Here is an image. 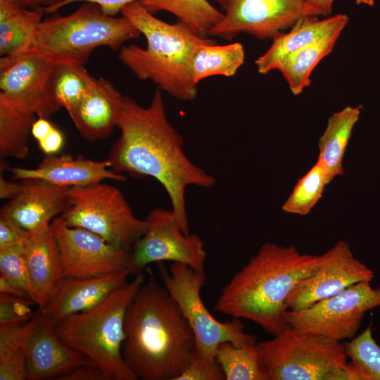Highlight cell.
Returning <instances> with one entry per match:
<instances>
[{
	"instance_id": "f1b7e54d",
	"label": "cell",
	"mask_w": 380,
	"mask_h": 380,
	"mask_svg": "<svg viewBox=\"0 0 380 380\" xmlns=\"http://www.w3.org/2000/svg\"><path fill=\"white\" fill-rule=\"evenodd\" d=\"M215 359L225 380H267L256 342L243 346L222 342L217 347Z\"/></svg>"
},
{
	"instance_id": "f35d334b",
	"label": "cell",
	"mask_w": 380,
	"mask_h": 380,
	"mask_svg": "<svg viewBox=\"0 0 380 380\" xmlns=\"http://www.w3.org/2000/svg\"><path fill=\"white\" fill-rule=\"evenodd\" d=\"M141 1L142 0H61L53 5L43 8L46 13H54L62 7L70 4L75 2H89L99 6L105 14L115 16L118 13H120L122 9L127 5Z\"/></svg>"
},
{
	"instance_id": "52a82bcc",
	"label": "cell",
	"mask_w": 380,
	"mask_h": 380,
	"mask_svg": "<svg viewBox=\"0 0 380 380\" xmlns=\"http://www.w3.org/2000/svg\"><path fill=\"white\" fill-rule=\"evenodd\" d=\"M256 344L267 380H364L340 341L287 326Z\"/></svg>"
},
{
	"instance_id": "836d02e7",
	"label": "cell",
	"mask_w": 380,
	"mask_h": 380,
	"mask_svg": "<svg viewBox=\"0 0 380 380\" xmlns=\"http://www.w3.org/2000/svg\"><path fill=\"white\" fill-rule=\"evenodd\" d=\"M37 322L36 312L27 321L0 324V361L27 350L30 335Z\"/></svg>"
},
{
	"instance_id": "60d3db41",
	"label": "cell",
	"mask_w": 380,
	"mask_h": 380,
	"mask_svg": "<svg viewBox=\"0 0 380 380\" xmlns=\"http://www.w3.org/2000/svg\"><path fill=\"white\" fill-rule=\"evenodd\" d=\"M64 144L65 138L63 133L55 126L38 141L40 149L46 155L57 154L63 148Z\"/></svg>"
},
{
	"instance_id": "9a60e30c",
	"label": "cell",
	"mask_w": 380,
	"mask_h": 380,
	"mask_svg": "<svg viewBox=\"0 0 380 380\" xmlns=\"http://www.w3.org/2000/svg\"><path fill=\"white\" fill-rule=\"evenodd\" d=\"M316 271L302 279L286 299L287 310H298L336 295L360 281H372L374 274L355 257L349 243L343 240L319 255Z\"/></svg>"
},
{
	"instance_id": "8992f818",
	"label": "cell",
	"mask_w": 380,
	"mask_h": 380,
	"mask_svg": "<svg viewBox=\"0 0 380 380\" xmlns=\"http://www.w3.org/2000/svg\"><path fill=\"white\" fill-rule=\"evenodd\" d=\"M141 35L125 16L108 15L97 4L83 2L70 15L43 20L32 50L56 63L84 65L94 49L107 46L118 50Z\"/></svg>"
},
{
	"instance_id": "f546056e",
	"label": "cell",
	"mask_w": 380,
	"mask_h": 380,
	"mask_svg": "<svg viewBox=\"0 0 380 380\" xmlns=\"http://www.w3.org/2000/svg\"><path fill=\"white\" fill-rule=\"evenodd\" d=\"M95 79L83 65L56 63L50 81L51 94L56 103L70 113L90 89Z\"/></svg>"
},
{
	"instance_id": "e0dca14e",
	"label": "cell",
	"mask_w": 380,
	"mask_h": 380,
	"mask_svg": "<svg viewBox=\"0 0 380 380\" xmlns=\"http://www.w3.org/2000/svg\"><path fill=\"white\" fill-rule=\"evenodd\" d=\"M22 191L5 204L3 214L30 234L51 227V222L68 206L70 187L37 179H24Z\"/></svg>"
},
{
	"instance_id": "277c9868",
	"label": "cell",
	"mask_w": 380,
	"mask_h": 380,
	"mask_svg": "<svg viewBox=\"0 0 380 380\" xmlns=\"http://www.w3.org/2000/svg\"><path fill=\"white\" fill-rule=\"evenodd\" d=\"M120 13L146 39V48L135 44L120 49L118 58L139 80H149L162 91L182 101L198 94L191 77L193 59L203 45L216 41L201 36L180 21L168 23L156 18L140 1L125 6Z\"/></svg>"
},
{
	"instance_id": "7bdbcfd3",
	"label": "cell",
	"mask_w": 380,
	"mask_h": 380,
	"mask_svg": "<svg viewBox=\"0 0 380 380\" xmlns=\"http://www.w3.org/2000/svg\"><path fill=\"white\" fill-rule=\"evenodd\" d=\"M24 183H13L7 181L2 172L0 173V198L9 201L16 197L23 190Z\"/></svg>"
},
{
	"instance_id": "8fae6325",
	"label": "cell",
	"mask_w": 380,
	"mask_h": 380,
	"mask_svg": "<svg viewBox=\"0 0 380 380\" xmlns=\"http://www.w3.org/2000/svg\"><path fill=\"white\" fill-rule=\"evenodd\" d=\"M145 220L146 231L132 248L128 265L132 274L163 261L185 264L205 273L207 253L203 240L196 234H185L172 210L155 208Z\"/></svg>"
},
{
	"instance_id": "d4e9b609",
	"label": "cell",
	"mask_w": 380,
	"mask_h": 380,
	"mask_svg": "<svg viewBox=\"0 0 380 380\" xmlns=\"http://www.w3.org/2000/svg\"><path fill=\"white\" fill-rule=\"evenodd\" d=\"M343 28H336L317 41L296 51L281 60L276 70L287 81L294 95L310 84V75L320 61L332 51Z\"/></svg>"
},
{
	"instance_id": "8d00e7d4",
	"label": "cell",
	"mask_w": 380,
	"mask_h": 380,
	"mask_svg": "<svg viewBox=\"0 0 380 380\" xmlns=\"http://www.w3.org/2000/svg\"><path fill=\"white\" fill-rule=\"evenodd\" d=\"M30 233L8 217L0 214V249L26 243Z\"/></svg>"
},
{
	"instance_id": "ac0fdd59",
	"label": "cell",
	"mask_w": 380,
	"mask_h": 380,
	"mask_svg": "<svg viewBox=\"0 0 380 380\" xmlns=\"http://www.w3.org/2000/svg\"><path fill=\"white\" fill-rule=\"evenodd\" d=\"M11 179H37L68 187L80 186L111 179L125 182L126 177L113 171L108 160L103 161L85 158L69 153L46 155L34 168L8 167Z\"/></svg>"
},
{
	"instance_id": "4fadbf2b",
	"label": "cell",
	"mask_w": 380,
	"mask_h": 380,
	"mask_svg": "<svg viewBox=\"0 0 380 380\" xmlns=\"http://www.w3.org/2000/svg\"><path fill=\"white\" fill-rule=\"evenodd\" d=\"M214 1L224 15L209 36L225 40H232L241 33L262 39L272 37L302 16L310 15L303 0Z\"/></svg>"
},
{
	"instance_id": "bcb514c9",
	"label": "cell",
	"mask_w": 380,
	"mask_h": 380,
	"mask_svg": "<svg viewBox=\"0 0 380 380\" xmlns=\"http://www.w3.org/2000/svg\"><path fill=\"white\" fill-rule=\"evenodd\" d=\"M21 4L27 8L48 7L61 0H19Z\"/></svg>"
},
{
	"instance_id": "83f0119b",
	"label": "cell",
	"mask_w": 380,
	"mask_h": 380,
	"mask_svg": "<svg viewBox=\"0 0 380 380\" xmlns=\"http://www.w3.org/2000/svg\"><path fill=\"white\" fill-rule=\"evenodd\" d=\"M37 117L0 96V156L25 158L32 127Z\"/></svg>"
},
{
	"instance_id": "4316f807",
	"label": "cell",
	"mask_w": 380,
	"mask_h": 380,
	"mask_svg": "<svg viewBox=\"0 0 380 380\" xmlns=\"http://www.w3.org/2000/svg\"><path fill=\"white\" fill-rule=\"evenodd\" d=\"M245 52L239 42L217 45L216 42L201 46L193 59L191 77L198 84L203 79L221 75L232 77L243 64Z\"/></svg>"
},
{
	"instance_id": "74e56055",
	"label": "cell",
	"mask_w": 380,
	"mask_h": 380,
	"mask_svg": "<svg viewBox=\"0 0 380 380\" xmlns=\"http://www.w3.org/2000/svg\"><path fill=\"white\" fill-rule=\"evenodd\" d=\"M27 351L0 361V380L27 379Z\"/></svg>"
},
{
	"instance_id": "b9f144b4",
	"label": "cell",
	"mask_w": 380,
	"mask_h": 380,
	"mask_svg": "<svg viewBox=\"0 0 380 380\" xmlns=\"http://www.w3.org/2000/svg\"><path fill=\"white\" fill-rule=\"evenodd\" d=\"M334 0H303L310 15H326L332 11Z\"/></svg>"
},
{
	"instance_id": "44dd1931",
	"label": "cell",
	"mask_w": 380,
	"mask_h": 380,
	"mask_svg": "<svg viewBox=\"0 0 380 380\" xmlns=\"http://www.w3.org/2000/svg\"><path fill=\"white\" fill-rule=\"evenodd\" d=\"M25 251L33 300L42 308L64 277L51 224L46 229L30 234Z\"/></svg>"
},
{
	"instance_id": "7a4b0ae2",
	"label": "cell",
	"mask_w": 380,
	"mask_h": 380,
	"mask_svg": "<svg viewBox=\"0 0 380 380\" xmlns=\"http://www.w3.org/2000/svg\"><path fill=\"white\" fill-rule=\"evenodd\" d=\"M125 319L123 357L138 379L177 380L196 350L193 331L152 270Z\"/></svg>"
},
{
	"instance_id": "ffe728a7",
	"label": "cell",
	"mask_w": 380,
	"mask_h": 380,
	"mask_svg": "<svg viewBox=\"0 0 380 380\" xmlns=\"http://www.w3.org/2000/svg\"><path fill=\"white\" fill-rule=\"evenodd\" d=\"M123 99L110 81L96 78L77 106L68 114L84 139L91 142L104 139L117 127Z\"/></svg>"
},
{
	"instance_id": "7c38bea8",
	"label": "cell",
	"mask_w": 380,
	"mask_h": 380,
	"mask_svg": "<svg viewBox=\"0 0 380 380\" xmlns=\"http://www.w3.org/2000/svg\"><path fill=\"white\" fill-rule=\"evenodd\" d=\"M56 64L33 50L16 57H1L0 96L26 113L49 118L61 108L50 91Z\"/></svg>"
},
{
	"instance_id": "d590c367",
	"label": "cell",
	"mask_w": 380,
	"mask_h": 380,
	"mask_svg": "<svg viewBox=\"0 0 380 380\" xmlns=\"http://www.w3.org/2000/svg\"><path fill=\"white\" fill-rule=\"evenodd\" d=\"M177 380H225V377L216 360L208 359L195 350L189 365Z\"/></svg>"
},
{
	"instance_id": "484cf974",
	"label": "cell",
	"mask_w": 380,
	"mask_h": 380,
	"mask_svg": "<svg viewBox=\"0 0 380 380\" xmlns=\"http://www.w3.org/2000/svg\"><path fill=\"white\" fill-rule=\"evenodd\" d=\"M141 4L151 13L166 11L174 15L196 33L210 37L223 13L208 0H142Z\"/></svg>"
},
{
	"instance_id": "30bf717a",
	"label": "cell",
	"mask_w": 380,
	"mask_h": 380,
	"mask_svg": "<svg viewBox=\"0 0 380 380\" xmlns=\"http://www.w3.org/2000/svg\"><path fill=\"white\" fill-rule=\"evenodd\" d=\"M370 282L353 284L304 309L287 310V325L340 342L353 338L366 312L380 306V286L373 288Z\"/></svg>"
},
{
	"instance_id": "7dc6e473",
	"label": "cell",
	"mask_w": 380,
	"mask_h": 380,
	"mask_svg": "<svg viewBox=\"0 0 380 380\" xmlns=\"http://www.w3.org/2000/svg\"><path fill=\"white\" fill-rule=\"evenodd\" d=\"M358 4H365L369 6H373L374 4V0H355Z\"/></svg>"
},
{
	"instance_id": "d6a6232c",
	"label": "cell",
	"mask_w": 380,
	"mask_h": 380,
	"mask_svg": "<svg viewBox=\"0 0 380 380\" xmlns=\"http://www.w3.org/2000/svg\"><path fill=\"white\" fill-rule=\"evenodd\" d=\"M0 272L20 286L33 300L25 244L0 249Z\"/></svg>"
},
{
	"instance_id": "4dcf8cb0",
	"label": "cell",
	"mask_w": 380,
	"mask_h": 380,
	"mask_svg": "<svg viewBox=\"0 0 380 380\" xmlns=\"http://www.w3.org/2000/svg\"><path fill=\"white\" fill-rule=\"evenodd\" d=\"M328 184L324 170L317 160L298 180L283 204L282 210L301 216L308 215L322 197L324 188Z\"/></svg>"
},
{
	"instance_id": "e575fe53",
	"label": "cell",
	"mask_w": 380,
	"mask_h": 380,
	"mask_svg": "<svg viewBox=\"0 0 380 380\" xmlns=\"http://www.w3.org/2000/svg\"><path fill=\"white\" fill-rule=\"evenodd\" d=\"M34 304L30 298L1 293L0 324L30 319L35 314L31 308Z\"/></svg>"
},
{
	"instance_id": "603a6c76",
	"label": "cell",
	"mask_w": 380,
	"mask_h": 380,
	"mask_svg": "<svg viewBox=\"0 0 380 380\" xmlns=\"http://www.w3.org/2000/svg\"><path fill=\"white\" fill-rule=\"evenodd\" d=\"M43 7L27 8L19 0H0V55L16 57L32 50Z\"/></svg>"
},
{
	"instance_id": "d6986e66",
	"label": "cell",
	"mask_w": 380,
	"mask_h": 380,
	"mask_svg": "<svg viewBox=\"0 0 380 380\" xmlns=\"http://www.w3.org/2000/svg\"><path fill=\"white\" fill-rule=\"evenodd\" d=\"M37 322L31 332L27 346L28 380L59 377L75 369L90 364L83 354L63 343L53 327Z\"/></svg>"
},
{
	"instance_id": "6da1fadb",
	"label": "cell",
	"mask_w": 380,
	"mask_h": 380,
	"mask_svg": "<svg viewBox=\"0 0 380 380\" xmlns=\"http://www.w3.org/2000/svg\"><path fill=\"white\" fill-rule=\"evenodd\" d=\"M117 127L120 134L107 159L110 168L158 181L183 232L190 234L186 189L189 186L211 188L215 179L185 153L183 139L167 118L162 91L156 89L147 107L125 96Z\"/></svg>"
},
{
	"instance_id": "cb8c5ba5",
	"label": "cell",
	"mask_w": 380,
	"mask_h": 380,
	"mask_svg": "<svg viewBox=\"0 0 380 380\" xmlns=\"http://www.w3.org/2000/svg\"><path fill=\"white\" fill-rule=\"evenodd\" d=\"M361 106H347L334 113L328 120L327 127L318 142L321 163L328 182L344 175L343 160L353 129L358 120Z\"/></svg>"
},
{
	"instance_id": "3957f363",
	"label": "cell",
	"mask_w": 380,
	"mask_h": 380,
	"mask_svg": "<svg viewBox=\"0 0 380 380\" xmlns=\"http://www.w3.org/2000/svg\"><path fill=\"white\" fill-rule=\"evenodd\" d=\"M319 255L295 246L265 243L222 288L214 310L248 319L275 335L287 327L286 299L296 285L312 274Z\"/></svg>"
},
{
	"instance_id": "ee69618b",
	"label": "cell",
	"mask_w": 380,
	"mask_h": 380,
	"mask_svg": "<svg viewBox=\"0 0 380 380\" xmlns=\"http://www.w3.org/2000/svg\"><path fill=\"white\" fill-rule=\"evenodd\" d=\"M52 123L45 118H39L34 122L31 134L37 141L42 139L53 127Z\"/></svg>"
},
{
	"instance_id": "5bb4252c",
	"label": "cell",
	"mask_w": 380,
	"mask_h": 380,
	"mask_svg": "<svg viewBox=\"0 0 380 380\" xmlns=\"http://www.w3.org/2000/svg\"><path fill=\"white\" fill-rule=\"evenodd\" d=\"M64 277H94L128 268L132 250L115 246L97 234L67 225L58 216L51 222Z\"/></svg>"
},
{
	"instance_id": "7402d4cb",
	"label": "cell",
	"mask_w": 380,
	"mask_h": 380,
	"mask_svg": "<svg viewBox=\"0 0 380 380\" xmlns=\"http://www.w3.org/2000/svg\"><path fill=\"white\" fill-rule=\"evenodd\" d=\"M348 22L345 14H337L319 20L316 15H304L292 25L290 32H279L273 37L272 44L267 51L255 63L260 74L274 70L278 63L289 55L317 41L336 28H344Z\"/></svg>"
},
{
	"instance_id": "2e32d148",
	"label": "cell",
	"mask_w": 380,
	"mask_h": 380,
	"mask_svg": "<svg viewBox=\"0 0 380 380\" xmlns=\"http://www.w3.org/2000/svg\"><path fill=\"white\" fill-rule=\"evenodd\" d=\"M129 268L94 277H64L46 305L39 308L41 322L53 327L64 319L95 307L127 282Z\"/></svg>"
},
{
	"instance_id": "ba28073f",
	"label": "cell",
	"mask_w": 380,
	"mask_h": 380,
	"mask_svg": "<svg viewBox=\"0 0 380 380\" xmlns=\"http://www.w3.org/2000/svg\"><path fill=\"white\" fill-rule=\"evenodd\" d=\"M64 222L93 232L109 243L132 250L145 234V220L137 217L122 193L102 182L70 187Z\"/></svg>"
},
{
	"instance_id": "ab89813d",
	"label": "cell",
	"mask_w": 380,
	"mask_h": 380,
	"mask_svg": "<svg viewBox=\"0 0 380 380\" xmlns=\"http://www.w3.org/2000/svg\"><path fill=\"white\" fill-rule=\"evenodd\" d=\"M58 380H111L100 368L87 364L57 378Z\"/></svg>"
},
{
	"instance_id": "1f68e13d",
	"label": "cell",
	"mask_w": 380,
	"mask_h": 380,
	"mask_svg": "<svg viewBox=\"0 0 380 380\" xmlns=\"http://www.w3.org/2000/svg\"><path fill=\"white\" fill-rule=\"evenodd\" d=\"M343 345L348 358L365 380H380V346L373 337L370 325Z\"/></svg>"
},
{
	"instance_id": "5b68a950",
	"label": "cell",
	"mask_w": 380,
	"mask_h": 380,
	"mask_svg": "<svg viewBox=\"0 0 380 380\" xmlns=\"http://www.w3.org/2000/svg\"><path fill=\"white\" fill-rule=\"evenodd\" d=\"M145 280L142 272L135 274L95 307L53 327L63 343L85 355L90 365L102 369L111 380L138 379L123 357L122 344L127 310Z\"/></svg>"
},
{
	"instance_id": "9c48e42d",
	"label": "cell",
	"mask_w": 380,
	"mask_h": 380,
	"mask_svg": "<svg viewBox=\"0 0 380 380\" xmlns=\"http://www.w3.org/2000/svg\"><path fill=\"white\" fill-rule=\"evenodd\" d=\"M157 264L163 286L193 331L198 353L216 360L217 347L222 342L231 341L236 346L256 342L255 336L244 331L241 319L232 317L231 321L220 322L210 313L201 296L206 284L205 273L179 262H172L167 270L161 262Z\"/></svg>"
},
{
	"instance_id": "f6af8a7d",
	"label": "cell",
	"mask_w": 380,
	"mask_h": 380,
	"mask_svg": "<svg viewBox=\"0 0 380 380\" xmlns=\"http://www.w3.org/2000/svg\"><path fill=\"white\" fill-rule=\"evenodd\" d=\"M0 293L30 298L20 286L2 274H0Z\"/></svg>"
}]
</instances>
